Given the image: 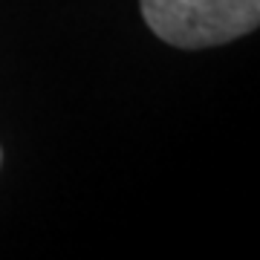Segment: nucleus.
<instances>
[{
	"instance_id": "f257e3e1",
	"label": "nucleus",
	"mask_w": 260,
	"mask_h": 260,
	"mask_svg": "<svg viewBox=\"0 0 260 260\" xmlns=\"http://www.w3.org/2000/svg\"><path fill=\"white\" fill-rule=\"evenodd\" d=\"M150 32L179 49L220 47L260 23V0H139Z\"/></svg>"
}]
</instances>
